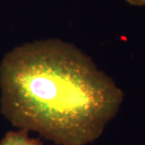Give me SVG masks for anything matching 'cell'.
<instances>
[{
    "mask_svg": "<svg viewBox=\"0 0 145 145\" xmlns=\"http://www.w3.org/2000/svg\"><path fill=\"white\" fill-rule=\"evenodd\" d=\"M1 112L15 127L58 145H86L102 135L123 99L114 82L75 45L27 43L0 65Z\"/></svg>",
    "mask_w": 145,
    "mask_h": 145,
    "instance_id": "1",
    "label": "cell"
},
{
    "mask_svg": "<svg viewBox=\"0 0 145 145\" xmlns=\"http://www.w3.org/2000/svg\"><path fill=\"white\" fill-rule=\"evenodd\" d=\"M0 145H44L37 139L30 138L25 130L10 131L1 140Z\"/></svg>",
    "mask_w": 145,
    "mask_h": 145,
    "instance_id": "2",
    "label": "cell"
},
{
    "mask_svg": "<svg viewBox=\"0 0 145 145\" xmlns=\"http://www.w3.org/2000/svg\"><path fill=\"white\" fill-rule=\"evenodd\" d=\"M128 3L133 6L145 5V0H126Z\"/></svg>",
    "mask_w": 145,
    "mask_h": 145,
    "instance_id": "3",
    "label": "cell"
}]
</instances>
